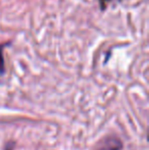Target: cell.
Instances as JSON below:
<instances>
[{
    "mask_svg": "<svg viewBox=\"0 0 149 150\" xmlns=\"http://www.w3.org/2000/svg\"><path fill=\"white\" fill-rule=\"evenodd\" d=\"M123 143L119 138L112 136L107 137L99 142L95 150H121Z\"/></svg>",
    "mask_w": 149,
    "mask_h": 150,
    "instance_id": "obj_1",
    "label": "cell"
},
{
    "mask_svg": "<svg viewBox=\"0 0 149 150\" xmlns=\"http://www.w3.org/2000/svg\"><path fill=\"white\" fill-rule=\"evenodd\" d=\"M8 45V43L6 44H1L0 45V74L4 73V58H3V50L5 48V46Z\"/></svg>",
    "mask_w": 149,
    "mask_h": 150,
    "instance_id": "obj_2",
    "label": "cell"
},
{
    "mask_svg": "<svg viewBox=\"0 0 149 150\" xmlns=\"http://www.w3.org/2000/svg\"><path fill=\"white\" fill-rule=\"evenodd\" d=\"M105 1H108V0H100V3H101V6H102V9H103L104 6H105Z\"/></svg>",
    "mask_w": 149,
    "mask_h": 150,
    "instance_id": "obj_3",
    "label": "cell"
}]
</instances>
